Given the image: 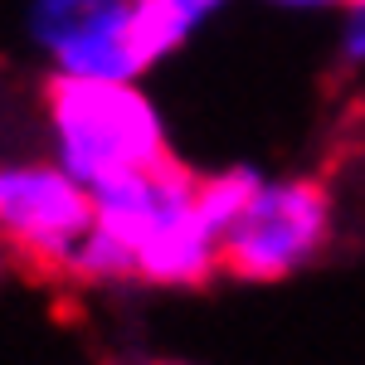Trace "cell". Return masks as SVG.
<instances>
[{
  "label": "cell",
  "mask_w": 365,
  "mask_h": 365,
  "mask_svg": "<svg viewBox=\"0 0 365 365\" xmlns=\"http://www.w3.org/2000/svg\"><path fill=\"white\" fill-rule=\"evenodd\" d=\"M225 0H137V44L141 63L156 68L195 34Z\"/></svg>",
  "instance_id": "obj_6"
},
{
  "label": "cell",
  "mask_w": 365,
  "mask_h": 365,
  "mask_svg": "<svg viewBox=\"0 0 365 365\" xmlns=\"http://www.w3.org/2000/svg\"><path fill=\"white\" fill-rule=\"evenodd\" d=\"M356 5H361V10H365V0H356Z\"/></svg>",
  "instance_id": "obj_9"
},
{
  "label": "cell",
  "mask_w": 365,
  "mask_h": 365,
  "mask_svg": "<svg viewBox=\"0 0 365 365\" xmlns=\"http://www.w3.org/2000/svg\"><path fill=\"white\" fill-rule=\"evenodd\" d=\"M93 225L98 205L78 175L44 161L0 166V244L34 268L68 278V263Z\"/></svg>",
  "instance_id": "obj_4"
},
{
  "label": "cell",
  "mask_w": 365,
  "mask_h": 365,
  "mask_svg": "<svg viewBox=\"0 0 365 365\" xmlns=\"http://www.w3.org/2000/svg\"><path fill=\"white\" fill-rule=\"evenodd\" d=\"M273 5H287V10H322V5H336V0H273Z\"/></svg>",
  "instance_id": "obj_8"
},
{
  "label": "cell",
  "mask_w": 365,
  "mask_h": 365,
  "mask_svg": "<svg viewBox=\"0 0 365 365\" xmlns=\"http://www.w3.org/2000/svg\"><path fill=\"white\" fill-rule=\"evenodd\" d=\"M58 166L88 190L166 161V127L132 78H73L54 73L44 88Z\"/></svg>",
  "instance_id": "obj_2"
},
{
  "label": "cell",
  "mask_w": 365,
  "mask_h": 365,
  "mask_svg": "<svg viewBox=\"0 0 365 365\" xmlns=\"http://www.w3.org/2000/svg\"><path fill=\"white\" fill-rule=\"evenodd\" d=\"M29 39L73 78L146 73L137 44V0H29Z\"/></svg>",
  "instance_id": "obj_5"
},
{
  "label": "cell",
  "mask_w": 365,
  "mask_h": 365,
  "mask_svg": "<svg viewBox=\"0 0 365 365\" xmlns=\"http://www.w3.org/2000/svg\"><path fill=\"white\" fill-rule=\"evenodd\" d=\"M263 185V175L249 166H234V170H220V175H205L200 180V210L205 220L215 225V234L225 239V229L239 220V210L253 200V190Z\"/></svg>",
  "instance_id": "obj_7"
},
{
  "label": "cell",
  "mask_w": 365,
  "mask_h": 365,
  "mask_svg": "<svg viewBox=\"0 0 365 365\" xmlns=\"http://www.w3.org/2000/svg\"><path fill=\"white\" fill-rule=\"evenodd\" d=\"M331 239V195L317 180H263L220 239V268L239 282H278Z\"/></svg>",
  "instance_id": "obj_3"
},
{
  "label": "cell",
  "mask_w": 365,
  "mask_h": 365,
  "mask_svg": "<svg viewBox=\"0 0 365 365\" xmlns=\"http://www.w3.org/2000/svg\"><path fill=\"white\" fill-rule=\"evenodd\" d=\"M98 225L132 253V268L151 287H200L220 268V234L200 210V180L180 161L122 175L93 190Z\"/></svg>",
  "instance_id": "obj_1"
}]
</instances>
